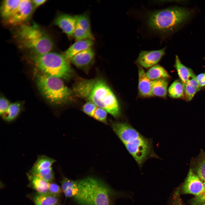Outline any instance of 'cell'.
Wrapping results in <instances>:
<instances>
[{"label": "cell", "instance_id": "obj_7", "mask_svg": "<svg viewBox=\"0 0 205 205\" xmlns=\"http://www.w3.org/2000/svg\"><path fill=\"white\" fill-rule=\"evenodd\" d=\"M31 57L35 66L42 73L61 79H68L71 75L69 61L63 54L50 52L32 55Z\"/></svg>", "mask_w": 205, "mask_h": 205}, {"label": "cell", "instance_id": "obj_4", "mask_svg": "<svg viewBox=\"0 0 205 205\" xmlns=\"http://www.w3.org/2000/svg\"><path fill=\"white\" fill-rule=\"evenodd\" d=\"M13 34L19 46L30 51L32 55L46 53L53 48V42L50 37L35 23L17 26Z\"/></svg>", "mask_w": 205, "mask_h": 205}, {"label": "cell", "instance_id": "obj_8", "mask_svg": "<svg viewBox=\"0 0 205 205\" xmlns=\"http://www.w3.org/2000/svg\"><path fill=\"white\" fill-rule=\"evenodd\" d=\"M34 10L31 0H21L15 12L6 21L9 25L16 26L24 24Z\"/></svg>", "mask_w": 205, "mask_h": 205}, {"label": "cell", "instance_id": "obj_32", "mask_svg": "<svg viewBox=\"0 0 205 205\" xmlns=\"http://www.w3.org/2000/svg\"><path fill=\"white\" fill-rule=\"evenodd\" d=\"M205 203V193L196 196L191 201L192 205H203Z\"/></svg>", "mask_w": 205, "mask_h": 205}, {"label": "cell", "instance_id": "obj_34", "mask_svg": "<svg viewBox=\"0 0 205 205\" xmlns=\"http://www.w3.org/2000/svg\"><path fill=\"white\" fill-rule=\"evenodd\" d=\"M173 205H183L180 196L179 191L178 190L173 195Z\"/></svg>", "mask_w": 205, "mask_h": 205}, {"label": "cell", "instance_id": "obj_21", "mask_svg": "<svg viewBox=\"0 0 205 205\" xmlns=\"http://www.w3.org/2000/svg\"><path fill=\"white\" fill-rule=\"evenodd\" d=\"M168 79H162L152 81V93L154 96L166 98L167 93Z\"/></svg>", "mask_w": 205, "mask_h": 205}, {"label": "cell", "instance_id": "obj_36", "mask_svg": "<svg viewBox=\"0 0 205 205\" xmlns=\"http://www.w3.org/2000/svg\"><path fill=\"white\" fill-rule=\"evenodd\" d=\"M31 1L34 9L44 4L46 1V0H33Z\"/></svg>", "mask_w": 205, "mask_h": 205}, {"label": "cell", "instance_id": "obj_22", "mask_svg": "<svg viewBox=\"0 0 205 205\" xmlns=\"http://www.w3.org/2000/svg\"><path fill=\"white\" fill-rule=\"evenodd\" d=\"M174 66L183 84H186L189 78L194 74L193 71L183 64L178 56L176 55Z\"/></svg>", "mask_w": 205, "mask_h": 205}, {"label": "cell", "instance_id": "obj_9", "mask_svg": "<svg viewBox=\"0 0 205 205\" xmlns=\"http://www.w3.org/2000/svg\"><path fill=\"white\" fill-rule=\"evenodd\" d=\"M203 189L204 183L190 168L187 177L181 187V192L197 196L202 193Z\"/></svg>", "mask_w": 205, "mask_h": 205}, {"label": "cell", "instance_id": "obj_41", "mask_svg": "<svg viewBox=\"0 0 205 205\" xmlns=\"http://www.w3.org/2000/svg\"></svg>", "mask_w": 205, "mask_h": 205}, {"label": "cell", "instance_id": "obj_29", "mask_svg": "<svg viewBox=\"0 0 205 205\" xmlns=\"http://www.w3.org/2000/svg\"><path fill=\"white\" fill-rule=\"evenodd\" d=\"M183 85L185 99L187 101H190L192 99L198 91L194 87L187 83L183 84Z\"/></svg>", "mask_w": 205, "mask_h": 205}, {"label": "cell", "instance_id": "obj_14", "mask_svg": "<svg viewBox=\"0 0 205 205\" xmlns=\"http://www.w3.org/2000/svg\"><path fill=\"white\" fill-rule=\"evenodd\" d=\"M95 52L92 48L85 50L73 56L70 61L79 67L87 66L93 61Z\"/></svg>", "mask_w": 205, "mask_h": 205}, {"label": "cell", "instance_id": "obj_19", "mask_svg": "<svg viewBox=\"0 0 205 205\" xmlns=\"http://www.w3.org/2000/svg\"><path fill=\"white\" fill-rule=\"evenodd\" d=\"M21 0H6L3 1L1 7V16L3 19L7 20L15 12Z\"/></svg>", "mask_w": 205, "mask_h": 205}, {"label": "cell", "instance_id": "obj_11", "mask_svg": "<svg viewBox=\"0 0 205 205\" xmlns=\"http://www.w3.org/2000/svg\"><path fill=\"white\" fill-rule=\"evenodd\" d=\"M54 23L69 36L73 35L76 26L75 17L67 14H62L57 16Z\"/></svg>", "mask_w": 205, "mask_h": 205}, {"label": "cell", "instance_id": "obj_6", "mask_svg": "<svg viewBox=\"0 0 205 205\" xmlns=\"http://www.w3.org/2000/svg\"><path fill=\"white\" fill-rule=\"evenodd\" d=\"M37 86L42 95L50 103L60 105L70 99L72 92L61 79L42 73L37 75Z\"/></svg>", "mask_w": 205, "mask_h": 205}, {"label": "cell", "instance_id": "obj_20", "mask_svg": "<svg viewBox=\"0 0 205 205\" xmlns=\"http://www.w3.org/2000/svg\"><path fill=\"white\" fill-rule=\"evenodd\" d=\"M59 196L47 192L44 194L36 193L32 197L35 205H53L60 201Z\"/></svg>", "mask_w": 205, "mask_h": 205}, {"label": "cell", "instance_id": "obj_38", "mask_svg": "<svg viewBox=\"0 0 205 205\" xmlns=\"http://www.w3.org/2000/svg\"><path fill=\"white\" fill-rule=\"evenodd\" d=\"M53 205H59V204H54Z\"/></svg>", "mask_w": 205, "mask_h": 205}, {"label": "cell", "instance_id": "obj_31", "mask_svg": "<svg viewBox=\"0 0 205 205\" xmlns=\"http://www.w3.org/2000/svg\"><path fill=\"white\" fill-rule=\"evenodd\" d=\"M11 104L9 101L6 98L2 97L0 99V114L2 116Z\"/></svg>", "mask_w": 205, "mask_h": 205}, {"label": "cell", "instance_id": "obj_26", "mask_svg": "<svg viewBox=\"0 0 205 205\" xmlns=\"http://www.w3.org/2000/svg\"><path fill=\"white\" fill-rule=\"evenodd\" d=\"M181 81L176 80L169 87L168 91L171 97L174 99L185 98L184 86Z\"/></svg>", "mask_w": 205, "mask_h": 205}, {"label": "cell", "instance_id": "obj_23", "mask_svg": "<svg viewBox=\"0 0 205 205\" xmlns=\"http://www.w3.org/2000/svg\"><path fill=\"white\" fill-rule=\"evenodd\" d=\"M146 74L147 77L152 81L162 79H168L170 77L166 70L159 64L151 67Z\"/></svg>", "mask_w": 205, "mask_h": 205}, {"label": "cell", "instance_id": "obj_5", "mask_svg": "<svg viewBox=\"0 0 205 205\" xmlns=\"http://www.w3.org/2000/svg\"><path fill=\"white\" fill-rule=\"evenodd\" d=\"M190 14L189 10L180 7L155 11L148 15L147 24L152 30L165 34L173 31L189 18Z\"/></svg>", "mask_w": 205, "mask_h": 205}, {"label": "cell", "instance_id": "obj_10", "mask_svg": "<svg viewBox=\"0 0 205 205\" xmlns=\"http://www.w3.org/2000/svg\"><path fill=\"white\" fill-rule=\"evenodd\" d=\"M166 48L157 50H142L139 54L136 63L142 67L148 68L156 65L164 55Z\"/></svg>", "mask_w": 205, "mask_h": 205}, {"label": "cell", "instance_id": "obj_24", "mask_svg": "<svg viewBox=\"0 0 205 205\" xmlns=\"http://www.w3.org/2000/svg\"><path fill=\"white\" fill-rule=\"evenodd\" d=\"M55 162L54 159L46 155H39L30 171H36L48 169L52 167Z\"/></svg>", "mask_w": 205, "mask_h": 205}, {"label": "cell", "instance_id": "obj_37", "mask_svg": "<svg viewBox=\"0 0 205 205\" xmlns=\"http://www.w3.org/2000/svg\"><path fill=\"white\" fill-rule=\"evenodd\" d=\"M205 193V181L204 183V189H203V191L202 192V193Z\"/></svg>", "mask_w": 205, "mask_h": 205}, {"label": "cell", "instance_id": "obj_40", "mask_svg": "<svg viewBox=\"0 0 205 205\" xmlns=\"http://www.w3.org/2000/svg\"><path fill=\"white\" fill-rule=\"evenodd\" d=\"M204 60H205V58H204Z\"/></svg>", "mask_w": 205, "mask_h": 205}, {"label": "cell", "instance_id": "obj_30", "mask_svg": "<svg viewBox=\"0 0 205 205\" xmlns=\"http://www.w3.org/2000/svg\"><path fill=\"white\" fill-rule=\"evenodd\" d=\"M48 192L59 196L62 192L61 187L57 184L52 182L49 183Z\"/></svg>", "mask_w": 205, "mask_h": 205}, {"label": "cell", "instance_id": "obj_13", "mask_svg": "<svg viewBox=\"0 0 205 205\" xmlns=\"http://www.w3.org/2000/svg\"><path fill=\"white\" fill-rule=\"evenodd\" d=\"M93 43V40L91 39L77 41L64 51L63 55L69 62L76 54L91 48Z\"/></svg>", "mask_w": 205, "mask_h": 205}, {"label": "cell", "instance_id": "obj_16", "mask_svg": "<svg viewBox=\"0 0 205 205\" xmlns=\"http://www.w3.org/2000/svg\"><path fill=\"white\" fill-rule=\"evenodd\" d=\"M190 168L201 180L205 181V152L202 150L191 161Z\"/></svg>", "mask_w": 205, "mask_h": 205}, {"label": "cell", "instance_id": "obj_3", "mask_svg": "<svg viewBox=\"0 0 205 205\" xmlns=\"http://www.w3.org/2000/svg\"><path fill=\"white\" fill-rule=\"evenodd\" d=\"M112 129L141 167L151 157H157L154 152L152 141L144 136L129 124L126 122L112 123Z\"/></svg>", "mask_w": 205, "mask_h": 205}, {"label": "cell", "instance_id": "obj_39", "mask_svg": "<svg viewBox=\"0 0 205 205\" xmlns=\"http://www.w3.org/2000/svg\"><path fill=\"white\" fill-rule=\"evenodd\" d=\"M203 205H205V203H204V204Z\"/></svg>", "mask_w": 205, "mask_h": 205}, {"label": "cell", "instance_id": "obj_35", "mask_svg": "<svg viewBox=\"0 0 205 205\" xmlns=\"http://www.w3.org/2000/svg\"><path fill=\"white\" fill-rule=\"evenodd\" d=\"M196 80L200 86H205V73H201L196 76Z\"/></svg>", "mask_w": 205, "mask_h": 205}, {"label": "cell", "instance_id": "obj_28", "mask_svg": "<svg viewBox=\"0 0 205 205\" xmlns=\"http://www.w3.org/2000/svg\"><path fill=\"white\" fill-rule=\"evenodd\" d=\"M73 35L77 41L93 39L92 34H89L77 24Z\"/></svg>", "mask_w": 205, "mask_h": 205}, {"label": "cell", "instance_id": "obj_27", "mask_svg": "<svg viewBox=\"0 0 205 205\" xmlns=\"http://www.w3.org/2000/svg\"><path fill=\"white\" fill-rule=\"evenodd\" d=\"M75 17L76 24L89 34H92L88 17L84 15H78Z\"/></svg>", "mask_w": 205, "mask_h": 205}, {"label": "cell", "instance_id": "obj_25", "mask_svg": "<svg viewBox=\"0 0 205 205\" xmlns=\"http://www.w3.org/2000/svg\"><path fill=\"white\" fill-rule=\"evenodd\" d=\"M21 103L16 102L11 103L7 109L2 116L3 119L10 122L14 120L18 116L21 110Z\"/></svg>", "mask_w": 205, "mask_h": 205}, {"label": "cell", "instance_id": "obj_12", "mask_svg": "<svg viewBox=\"0 0 205 205\" xmlns=\"http://www.w3.org/2000/svg\"><path fill=\"white\" fill-rule=\"evenodd\" d=\"M138 90L139 94L144 97L152 96L151 91L152 81L147 77L143 67L138 65Z\"/></svg>", "mask_w": 205, "mask_h": 205}, {"label": "cell", "instance_id": "obj_18", "mask_svg": "<svg viewBox=\"0 0 205 205\" xmlns=\"http://www.w3.org/2000/svg\"><path fill=\"white\" fill-rule=\"evenodd\" d=\"M27 175L29 181L30 187L37 193L44 194L48 192L49 183L40 177L32 175L29 173H28Z\"/></svg>", "mask_w": 205, "mask_h": 205}, {"label": "cell", "instance_id": "obj_33", "mask_svg": "<svg viewBox=\"0 0 205 205\" xmlns=\"http://www.w3.org/2000/svg\"><path fill=\"white\" fill-rule=\"evenodd\" d=\"M196 75L194 74L188 80L186 83L194 87L198 91L201 89V87L199 85L196 79Z\"/></svg>", "mask_w": 205, "mask_h": 205}, {"label": "cell", "instance_id": "obj_15", "mask_svg": "<svg viewBox=\"0 0 205 205\" xmlns=\"http://www.w3.org/2000/svg\"><path fill=\"white\" fill-rule=\"evenodd\" d=\"M83 110L88 116L104 123H107L106 111L93 103L87 102L83 106Z\"/></svg>", "mask_w": 205, "mask_h": 205}, {"label": "cell", "instance_id": "obj_1", "mask_svg": "<svg viewBox=\"0 0 205 205\" xmlns=\"http://www.w3.org/2000/svg\"><path fill=\"white\" fill-rule=\"evenodd\" d=\"M73 91L78 97L103 108L114 117L120 116V109L116 97L103 80H79L74 85Z\"/></svg>", "mask_w": 205, "mask_h": 205}, {"label": "cell", "instance_id": "obj_2", "mask_svg": "<svg viewBox=\"0 0 205 205\" xmlns=\"http://www.w3.org/2000/svg\"><path fill=\"white\" fill-rule=\"evenodd\" d=\"M77 181L79 191L74 198L80 205H114L116 199L132 196L130 193L115 190L94 177L89 176Z\"/></svg>", "mask_w": 205, "mask_h": 205}, {"label": "cell", "instance_id": "obj_17", "mask_svg": "<svg viewBox=\"0 0 205 205\" xmlns=\"http://www.w3.org/2000/svg\"><path fill=\"white\" fill-rule=\"evenodd\" d=\"M62 192L66 198H74L78 194L79 189L77 181L63 177L61 181Z\"/></svg>", "mask_w": 205, "mask_h": 205}]
</instances>
